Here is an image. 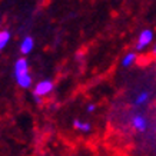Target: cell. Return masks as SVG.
I'll use <instances>...</instances> for the list:
<instances>
[{
	"instance_id": "obj_2",
	"label": "cell",
	"mask_w": 156,
	"mask_h": 156,
	"mask_svg": "<svg viewBox=\"0 0 156 156\" xmlns=\"http://www.w3.org/2000/svg\"><path fill=\"white\" fill-rule=\"evenodd\" d=\"M53 90V83L50 80H42L34 86V96H46Z\"/></svg>"
},
{
	"instance_id": "obj_6",
	"label": "cell",
	"mask_w": 156,
	"mask_h": 156,
	"mask_svg": "<svg viewBox=\"0 0 156 156\" xmlns=\"http://www.w3.org/2000/svg\"><path fill=\"white\" fill-rule=\"evenodd\" d=\"M16 80H17V85H19L20 87H24V89L30 87V85H32V77H30L29 73L22 75V76H19V77H16Z\"/></svg>"
},
{
	"instance_id": "obj_10",
	"label": "cell",
	"mask_w": 156,
	"mask_h": 156,
	"mask_svg": "<svg viewBox=\"0 0 156 156\" xmlns=\"http://www.w3.org/2000/svg\"><path fill=\"white\" fill-rule=\"evenodd\" d=\"M73 126H75L76 129H80L82 132H89L90 130V123H82V122H79V120H75V122H73Z\"/></svg>"
},
{
	"instance_id": "obj_7",
	"label": "cell",
	"mask_w": 156,
	"mask_h": 156,
	"mask_svg": "<svg viewBox=\"0 0 156 156\" xmlns=\"http://www.w3.org/2000/svg\"><path fill=\"white\" fill-rule=\"evenodd\" d=\"M136 59H137L136 53H128L126 56L123 57V60H122L123 67H129V66H132L133 63L136 62Z\"/></svg>"
},
{
	"instance_id": "obj_4",
	"label": "cell",
	"mask_w": 156,
	"mask_h": 156,
	"mask_svg": "<svg viewBox=\"0 0 156 156\" xmlns=\"http://www.w3.org/2000/svg\"><path fill=\"white\" fill-rule=\"evenodd\" d=\"M132 126L136 129V130L143 132V130L147 128V122L142 115H135V116L132 118Z\"/></svg>"
},
{
	"instance_id": "obj_1",
	"label": "cell",
	"mask_w": 156,
	"mask_h": 156,
	"mask_svg": "<svg viewBox=\"0 0 156 156\" xmlns=\"http://www.w3.org/2000/svg\"><path fill=\"white\" fill-rule=\"evenodd\" d=\"M153 40V32L146 29V30H143L142 33L139 34V37H137V43H136V50H143V49L149 46V43Z\"/></svg>"
},
{
	"instance_id": "obj_3",
	"label": "cell",
	"mask_w": 156,
	"mask_h": 156,
	"mask_svg": "<svg viewBox=\"0 0 156 156\" xmlns=\"http://www.w3.org/2000/svg\"><path fill=\"white\" fill-rule=\"evenodd\" d=\"M29 73V66H27V60L26 59H19L14 65V76L19 77L22 75Z\"/></svg>"
},
{
	"instance_id": "obj_11",
	"label": "cell",
	"mask_w": 156,
	"mask_h": 156,
	"mask_svg": "<svg viewBox=\"0 0 156 156\" xmlns=\"http://www.w3.org/2000/svg\"><path fill=\"white\" fill-rule=\"evenodd\" d=\"M95 110V105H89L87 106V112H93Z\"/></svg>"
},
{
	"instance_id": "obj_9",
	"label": "cell",
	"mask_w": 156,
	"mask_h": 156,
	"mask_svg": "<svg viewBox=\"0 0 156 156\" xmlns=\"http://www.w3.org/2000/svg\"><path fill=\"white\" fill-rule=\"evenodd\" d=\"M147 99H149V93L147 92H140L139 95H137V98L135 99V103L136 105H143L146 103Z\"/></svg>"
},
{
	"instance_id": "obj_8",
	"label": "cell",
	"mask_w": 156,
	"mask_h": 156,
	"mask_svg": "<svg viewBox=\"0 0 156 156\" xmlns=\"http://www.w3.org/2000/svg\"><path fill=\"white\" fill-rule=\"evenodd\" d=\"M9 40H10V32L9 30H2L0 32V50H3L6 48Z\"/></svg>"
},
{
	"instance_id": "obj_12",
	"label": "cell",
	"mask_w": 156,
	"mask_h": 156,
	"mask_svg": "<svg viewBox=\"0 0 156 156\" xmlns=\"http://www.w3.org/2000/svg\"><path fill=\"white\" fill-rule=\"evenodd\" d=\"M152 53H153V55H156V43H155V46H153V49H152Z\"/></svg>"
},
{
	"instance_id": "obj_5",
	"label": "cell",
	"mask_w": 156,
	"mask_h": 156,
	"mask_svg": "<svg viewBox=\"0 0 156 156\" xmlns=\"http://www.w3.org/2000/svg\"><path fill=\"white\" fill-rule=\"evenodd\" d=\"M33 46H34L33 39L30 37V36H26V37L23 39V42H22V44H20V52L23 53V55H27V53L32 52V49H33Z\"/></svg>"
}]
</instances>
